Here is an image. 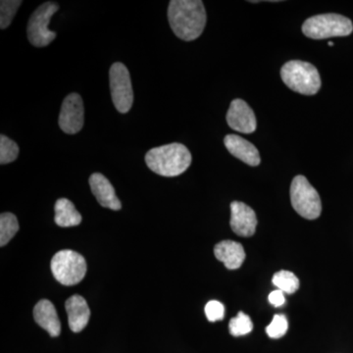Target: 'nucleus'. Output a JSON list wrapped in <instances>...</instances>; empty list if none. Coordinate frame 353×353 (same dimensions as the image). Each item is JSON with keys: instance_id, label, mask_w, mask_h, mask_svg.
<instances>
[{"instance_id": "25", "label": "nucleus", "mask_w": 353, "mask_h": 353, "mask_svg": "<svg viewBox=\"0 0 353 353\" xmlns=\"http://www.w3.org/2000/svg\"><path fill=\"white\" fill-rule=\"evenodd\" d=\"M269 301L275 307H280L285 303V294L280 290H274L269 294Z\"/></svg>"}, {"instance_id": "3", "label": "nucleus", "mask_w": 353, "mask_h": 353, "mask_svg": "<svg viewBox=\"0 0 353 353\" xmlns=\"http://www.w3.org/2000/svg\"><path fill=\"white\" fill-rule=\"evenodd\" d=\"M281 78L288 88L303 95H314L321 88L317 68L301 60L287 62L281 69Z\"/></svg>"}, {"instance_id": "22", "label": "nucleus", "mask_w": 353, "mask_h": 353, "mask_svg": "<svg viewBox=\"0 0 353 353\" xmlns=\"http://www.w3.org/2000/svg\"><path fill=\"white\" fill-rule=\"evenodd\" d=\"M21 4L22 1L19 0H2L0 2V28L2 30L6 29L11 24Z\"/></svg>"}, {"instance_id": "6", "label": "nucleus", "mask_w": 353, "mask_h": 353, "mask_svg": "<svg viewBox=\"0 0 353 353\" xmlns=\"http://www.w3.org/2000/svg\"><path fill=\"white\" fill-rule=\"evenodd\" d=\"M50 268L57 281L63 285L79 284L87 273L85 259L70 250L58 252L51 260Z\"/></svg>"}, {"instance_id": "1", "label": "nucleus", "mask_w": 353, "mask_h": 353, "mask_svg": "<svg viewBox=\"0 0 353 353\" xmlns=\"http://www.w3.org/2000/svg\"><path fill=\"white\" fill-rule=\"evenodd\" d=\"M172 31L183 41L196 39L206 25V11L199 0H172L168 7Z\"/></svg>"}, {"instance_id": "17", "label": "nucleus", "mask_w": 353, "mask_h": 353, "mask_svg": "<svg viewBox=\"0 0 353 353\" xmlns=\"http://www.w3.org/2000/svg\"><path fill=\"white\" fill-rule=\"evenodd\" d=\"M54 211V221L59 227H75L82 222V215L78 212L75 205L69 199H58L55 203Z\"/></svg>"}, {"instance_id": "23", "label": "nucleus", "mask_w": 353, "mask_h": 353, "mask_svg": "<svg viewBox=\"0 0 353 353\" xmlns=\"http://www.w3.org/2000/svg\"><path fill=\"white\" fill-rule=\"evenodd\" d=\"M289 329V323L284 314H276L270 324L267 326L266 333L271 339H280L284 336Z\"/></svg>"}, {"instance_id": "26", "label": "nucleus", "mask_w": 353, "mask_h": 353, "mask_svg": "<svg viewBox=\"0 0 353 353\" xmlns=\"http://www.w3.org/2000/svg\"><path fill=\"white\" fill-rule=\"evenodd\" d=\"M329 46H334V43H332V41H329Z\"/></svg>"}, {"instance_id": "5", "label": "nucleus", "mask_w": 353, "mask_h": 353, "mask_svg": "<svg viewBox=\"0 0 353 353\" xmlns=\"http://www.w3.org/2000/svg\"><path fill=\"white\" fill-rule=\"evenodd\" d=\"M290 201L294 210L305 219L315 220L321 215L322 204L319 194L304 176H294L292 180Z\"/></svg>"}, {"instance_id": "14", "label": "nucleus", "mask_w": 353, "mask_h": 353, "mask_svg": "<svg viewBox=\"0 0 353 353\" xmlns=\"http://www.w3.org/2000/svg\"><path fill=\"white\" fill-rule=\"evenodd\" d=\"M65 308L68 314L70 329L74 333H80L90 321V310L87 301L83 296L75 294L67 299Z\"/></svg>"}, {"instance_id": "2", "label": "nucleus", "mask_w": 353, "mask_h": 353, "mask_svg": "<svg viewBox=\"0 0 353 353\" xmlns=\"http://www.w3.org/2000/svg\"><path fill=\"white\" fill-rule=\"evenodd\" d=\"M192 160L190 150L182 143H176L152 148L145 155L148 168L163 176H176L185 173Z\"/></svg>"}, {"instance_id": "10", "label": "nucleus", "mask_w": 353, "mask_h": 353, "mask_svg": "<svg viewBox=\"0 0 353 353\" xmlns=\"http://www.w3.org/2000/svg\"><path fill=\"white\" fill-rule=\"evenodd\" d=\"M228 125L234 131L243 134H252L256 130L255 114L250 106L243 99H234L227 113Z\"/></svg>"}, {"instance_id": "13", "label": "nucleus", "mask_w": 353, "mask_h": 353, "mask_svg": "<svg viewBox=\"0 0 353 353\" xmlns=\"http://www.w3.org/2000/svg\"><path fill=\"white\" fill-rule=\"evenodd\" d=\"M224 143L229 152L241 161L252 167L260 164L259 150L246 139L236 134H228L225 137Z\"/></svg>"}, {"instance_id": "18", "label": "nucleus", "mask_w": 353, "mask_h": 353, "mask_svg": "<svg viewBox=\"0 0 353 353\" xmlns=\"http://www.w3.org/2000/svg\"><path fill=\"white\" fill-rule=\"evenodd\" d=\"M19 231V223L12 213H2L0 216V245H7Z\"/></svg>"}, {"instance_id": "12", "label": "nucleus", "mask_w": 353, "mask_h": 353, "mask_svg": "<svg viewBox=\"0 0 353 353\" xmlns=\"http://www.w3.org/2000/svg\"><path fill=\"white\" fill-rule=\"evenodd\" d=\"M90 185L92 194L103 208L111 210H120L122 204L117 196L113 185L108 179L101 173H94L90 176Z\"/></svg>"}, {"instance_id": "24", "label": "nucleus", "mask_w": 353, "mask_h": 353, "mask_svg": "<svg viewBox=\"0 0 353 353\" xmlns=\"http://www.w3.org/2000/svg\"><path fill=\"white\" fill-rule=\"evenodd\" d=\"M205 315L208 321H220L225 317V306L217 301H209L205 306Z\"/></svg>"}, {"instance_id": "20", "label": "nucleus", "mask_w": 353, "mask_h": 353, "mask_svg": "<svg viewBox=\"0 0 353 353\" xmlns=\"http://www.w3.org/2000/svg\"><path fill=\"white\" fill-rule=\"evenodd\" d=\"M19 155L17 143L4 134L0 137V164L6 165L15 161Z\"/></svg>"}, {"instance_id": "19", "label": "nucleus", "mask_w": 353, "mask_h": 353, "mask_svg": "<svg viewBox=\"0 0 353 353\" xmlns=\"http://www.w3.org/2000/svg\"><path fill=\"white\" fill-rule=\"evenodd\" d=\"M273 284L284 294H294L299 288V280L290 271H279L273 276Z\"/></svg>"}, {"instance_id": "11", "label": "nucleus", "mask_w": 353, "mask_h": 353, "mask_svg": "<svg viewBox=\"0 0 353 353\" xmlns=\"http://www.w3.org/2000/svg\"><path fill=\"white\" fill-rule=\"evenodd\" d=\"M230 225L238 236L243 238L252 236L256 231V214L252 208L246 205L243 202L233 201L231 203Z\"/></svg>"}, {"instance_id": "15", "label": "nucleus", "mask_w": 353, "mask_h": 353, "mask_svg": "<svg viewBox=\"0 0 353 353\" xmlns=\"http://www.w3.org/2000/svg\"><path fill=\"white\" fill-rule=\"evenodd\" d=\"M34 321L46 330L51 336H58L61 333V324L57 309L51 301L41 299L34 308Z\"/></svg>"}, {"instance_id": "4", "label": "nucleus", "mask_w": 353, "mask_h": 353, "mask_svg": "<svg viewBox=\"0 0 353 353\" xmlns=\"http://www.w3.org/2000/svg\"><path fill=\"white\" fill-rule=\"evenodd\" d=\"M352 32V20L340 14L329 13L313 16L303 25V34L312 39L347 37Z\"/></svg>"}, {"instance_id": "16", "label": "nucleus", "mask_w": 353, "mask_h": 353, "mask_svg": "<svg viewBox=\"0 0 353 353\" xmlns=\"http://www.w3.org/2000/svg\"><path fill=\"white\" fill-rule=\"evenodd\" d=\"M216 259L223 262L229 270L240 268L245 259L243 246L234 241H223L214 248Z\"/></svg>"}, {"instance_id": "21", "label": "nucleus", "mask_w": 353, "mask_h": 353, "mask_svg": "<svg viewBox=\"0 0 353 353\" xmlns=\"http://www.w3.org/2000/svg\"><path fill=\"white\" fill-rule=\"evenodd\" d=\"M252 329L253 323L250 316L241 312V311L230 321V333L233 334L234 336H245V334H250Z\"/></svg>"}, {"instance_id": "8", "label": "nucleus", "mask_w": 353, "mask_h": 353, "mask_svg": "<svg viewBox=\"0 0 353 353\" xmlns=\"http://www.w3.org/2000/svg\"><path fill=\"white\" fill-rule=\"evenodd\" d=\"M109 82L114 106L120 113L129 112L134 102V92L127 67L121 62L114 63L109 71Z\"/></svg>"}, {"instance_id": "7", "label": "nucleus", "mask_w": 353, "mask_h": 353, "mask_svg": "<svg viewBox=\"0 0 353 353\" xmlns=\"http://www.w3.org/2000/svg\"><path fill=\"white\" fill-rule=\"evenodd\" d=\"M59 6L55 2H46L34 10L28 23L27 34L30 43L36 48H44L57 38V32L48 29L51 18Z\"/></svg>"}, {"instance_id": "9", "label": "nucleus", "mask_w": 353, "mask_h": 353, "mask_svg": "<svg viewBox=\"0 0 353 353\" xmlns=\"http://www.w3.org/2000/svg\"><path fill=\"white\" fill-rule=\"evenodd\" d=\"M85 109L82 97L78 94H70L65 97L59 115V127L68 134H75L83 127Z\"/></svg>"}]
</instances>
